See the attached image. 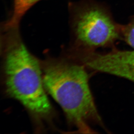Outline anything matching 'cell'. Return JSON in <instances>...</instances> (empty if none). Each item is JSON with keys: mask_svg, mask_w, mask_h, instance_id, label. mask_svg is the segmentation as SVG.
Here are the masks:
<instances>
[{"mask_svg": "<svg viewBox=\"0 0 134 134\" xmlns=\"http://www.w3.org/2000/svg\"><path fill=\"white\" fill-rule=\"evenodd\" d=\"M2 28L7 92L35 118L47 119L52 108L45 91L39 63L23 43L19 27Z\"/></svg>", "mask_w": 134, "mask_h": 134, "instance_id": "6da1fadb", "label": "cell"}, {"mask_svg": "<svg viewBox=\"0 0 134 134\" xmlns=\"http://www.w3.org/2000/svg\"><path fill=\"white\" fill-rule=\"evenodd\" d=\"M45 89L62 108L79 133H90V121H100L83 65L63 59L46 61L43 66Z\"/></svg>", "mask_w": 134, "mask_h": 134, "instance_id": "7a4b0ae2", "label": "cell"}, {"mask_svg": "<svg viewBox=\"0 0 134 134\" xmlns=\"http://www.w3.org/2000/svg\"><path fill=\"white\" fill-rule=\"evenodd\" d=\"M70 25L78 47L94 48L111 43L118 37V30L99 7L85 1L69 5Z\"/></svg>", "mask_w": 134, "mask_h": 134, "instance_id": "3957f363", "label": "cell"}, {"mask_svg": "<svg viewBox=\"0 0 134 134\" xmlns=\"http://www.w3.org/2000/svg\"><path fill=\"white\" fill-rule=\"evenodd\" d=\"M81 54L79 59L84 66L134 82V51H115L105 54L89 52Z\"/></svg>", "mask_w": 134, "mask_h": 134, "instance_id": "277c9868", "label": "cell"}, {"mask_svg": "<svg viewBox=\"0 0 134 134\" xmlns=\"http://www.w3.org/2000/svg\"><path fill=\"white\" fill-rule=\"evenodd\" d=\"M41 0H14L13 9L10 18L3 24L4 28L19 27L24 15L33 5Z\"/></svg>", "mask_w": 134, "mask_h": 134, "instance_id": "5b68a950", "label": "cell"}, {"mask_svg": "<svg viewBox=\"0 0 134 134\" xmlns=\"http://www.w3.org/2000/svg\"><path fill=\"white\" fill-rule=\"evenodd\" d=\"M122 33L127 43L134 49V21L123 29Z\"/></svg>", "mask_w": 134, "mask_h": 134, "instance_id": "8992f818", "label": "cell"}]
</instances>
